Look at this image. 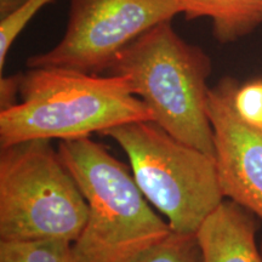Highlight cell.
<instances>
[{
    "mask_svg": "<svg viewBox=\"0 0 262 262\" xmlns=\"http://www.w3.org/2000/svg\"><path fill=\"white\" fill-rule=\"evenodd\" d=\"M183 12L180 0H70L63 38L51 50L29 57L27 67L101 73L126 45Z\"/></svg>",
    "mask_w": 262,
    "mask_h": 262,
    "instance_id": "obj_6",
    "label": "cell"
},
{
    "mask_svg": "<svg viewBox=\"0 0 262 262\" xmlns=\"http://www.w3.org/2000/svg\"><path fill=\"white\" fill-rule=\"evenodd\" d=\"M58 153L89 215L73 243L78 262H125L171 233L123 163L90 137L61 141Z\"/></svg>",
    "mask_w": 262,
    "mask_h": 262,
    "instance_id": "obj_3",
    "label": "cell"
},
{
    "mask_svg": "<svg viewBox=\"0 0 262 262\" xmlns=\"http://www.w3.org/2000/svg\"><path fill=\"white\" fill-rule=\"evenodd\" d=\"M0 262H78L73 243L63 239L0 241Z\"/></svg>",
    "mask_w": 262,
    "mask_h": 262,
    "instance_id": "obj_10",
    "label": "cell"
},
{
    "mask_svg": "<svg viewBox=\"0 0 262 262\" xmlns=\"http://www.w3.org/2000/svg\"><path fill=\"white\" fill-rule=\"evenodd\" d=\"M108 72L127 78L134 94L170 135L215 157L206 84L211 60L165 21L140 35L114 58Z\"/></svg>",
    "mask_w": 262,
    "mask_h": 262,
    "instance_id": "obj_2",
    "label": "cell"
},
{
    "mask_svg": "<svg viewBox=\"0 0 262 262\" xmlns=\"http://www.w3.org/2000/svg\"><path fill=\"white\" fill-rule=\"evenodd\" d=\"M187 21L208 17L220 42H232L262 25V0H180Z\"/></svg>",
    "mask_w": 262,
    "mask_h": 262,
    "instance_id": "obj_9",
    "label": "cell"
},
{
    "mask_svg": "<svg viewBox=\"0 0 262 262\" xmlns=\"http://www.w3.org/2000/svg\"><path fill=\"white\" fill-rule=\"evenodd\" d=\"M51 0H28L21 9L0 21V71L4 70L9 50L31 18Z\"/></svg>",
    "mask_w": 262,
    "mask_h": 262,
    "instance_id": "obj_12",
    "label": "cell"
},
{
    "mask_svg": "<svg viewBox=\"0 0 262 262\" xmlns=\"http://www.w3.org/2000/svg\"><path fill=\"white\" fill-rule=\"evenodd\" d=\"M18 95L21 101L0 111L2 148L31 140L83 139L123 124L153 120L124 75L29 68L21 74Z\"/></svg>",
    "mask_w": 262,
    "mask_h": 262,
    "instance_id": "obj_1",
    "label": "cell"
},
{
    "mask_svg": "<svg viewBox=\"0 0 262 262\" xmlns=\"http://www.w3.org/2000/svg\"><path fill=\"white\" fill-rule=\"evenodd\" d=\"M125 262H204L196 234L171 232Z\"/></svg>",
    "mask_w": 262,
    "mask_h": 262,
    "instance_id": "obj_11",
    "label": "cell"
},
{
    "mask_svg": "<svg viewBox=\"0 0 262 262\" xmlns=\"http://www.w3.org/2000/svg\"><path fill=\"white\" fill-rule=\"evenodd\" d=\"M102 134L126 153L143 195L166 216L172 232L196 234L224 202L215 157L178 140L156 123H127Z\"/></svg>",
    "mask_w": 262,
    "mask_h": 262,
    "instance_id": "obj_4",
    "label": "cell"
},
{
    "mask_svg": "<svg viewBox=\"0 0 262 262\" xmlns=\"http://www.w3.org/2000/svg\"><path fill=\"white\" fill-rule=\"evenodd\" d=\"M89 209L79 186L48 140L2 148L0 241L63 239L74 243Z\"/></svg>",
    "mask_w": 262,
    "mask_h": 262,
    "instance_id": "obj_5",
    "label": "cell"
},
{
    "mask_svg": "<svg viewBox=\"0 0 262 262\" xmlns=\"http://www.w3.org/2000/svg\"><path fill=\"white\" fill-rule=\"evenodd\" d=\"M256 216L224 201L196 232L204 262H262L256 245Z\"/></svg>",
    "mask_w": 262,
    "mask_h": 262,
    "instance_id": "obj_8",
    "label": "cell"
},
{
    "mask_svg": "<svg viewBox=\"0 0 262 262\" xmlns=\"http://www.w3.org/2000/svg\"><path fill=\"white\" fill-rule=\"evenodd\" d=\"M28 0H0V19L12 15L24 6Z\"/></svg>",
    "mask_w": 262,
    "mask_h": 262,
    "instance_id": "obj_15",
    "label": "cell"
},
{
    "mask_svg": "<svg viewBox=\"0 0 262 262\" xmlns=\"http://www.w3.org/2000/svg\"><path fill=\"white\" fill-rule=\"evenodd\" d=\"M19 84H21V74L2 78V80H0V104H2V110L14 106L18 102V101H16V96L19 94Z\"/></svg>",
    "mask_w": 262,
    "mask_h": 262,
    "instance_id": "obj_14",
    "label": "cell"
},
{
    "mask_svg": "<svg viewBox=\"0 0 262 262\" xmlns=\"http://www.w3.org/2000/svg\"><path fill=\"white\" fill-rule=\"evenodd\" d=\"M224 78L209 88L208 116L215 142V159L224 195L262 221V131L244 123L233 107L238 88Z\"/></svg>",
    "mask_w": 262,
    "mask_h": 262,
    "instance_id": "obj_7",
    "label": "cell"
},
{
    "mask_svg": "<svg viewBox=\"0 0 262 262\" xmlns=\"http://www.w3.org/2000/svg\"><path fill=\"white\" fill-rule=\"evenodd\" d=\"M233 107L244 123L262 131V80L238 85L233 96Z\"/></svg>",
    "mask_w": 262,
    "mask_h": 262,
    "instance_id": "obj_13",
    "label": "cell"
}]
</instances>
